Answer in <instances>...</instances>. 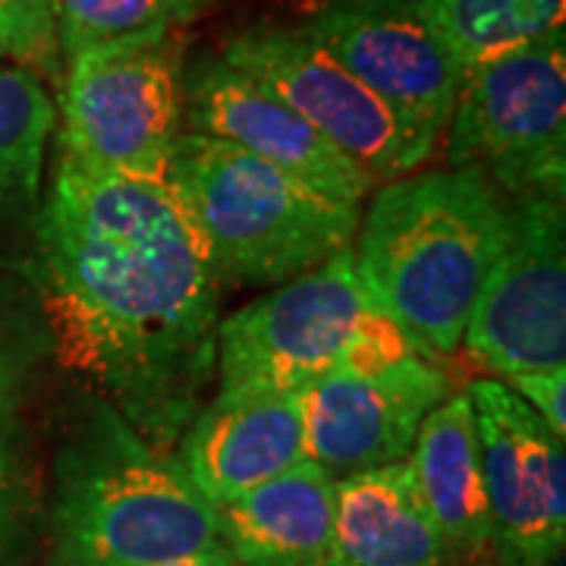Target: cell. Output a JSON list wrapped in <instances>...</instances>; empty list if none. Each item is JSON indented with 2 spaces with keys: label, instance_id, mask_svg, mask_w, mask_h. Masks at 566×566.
<instances>
[{
  "label": "cell",
  "instance_id": "cell-25",
  "mask_svg": "<svg viewBox=\"0 0 566 566\" xmlns=\"http://www.w3.org/2000/svg\"><path fill=\"white\" fill-rule=\"evenodd\" d=\"M148 566H237L233 554L223 545L208 547V551H199V554H186V557H174V560H161V564H148Z\"/></svg>",
  "mask_w": 566,
  "mask_h": 566
},
{
  "label": "cell",
  "instance_id": "cell-12",
  "mask_svg": "<svg viewBox=\"0 0 566 566\" xmlns=\"http://www.w3.org/2000/svg\"><path fill=\"white\" fill-rule=\"evenodd\" d=\"M450 397L447 375L419 353L340 363L305 390L308 460L331 479L403 463L424 416Z\"/></svg>",
  "mask_w": 566,
  "mask_h": 566
},
{
  "label": "cell",
  "instance_id": "cell-15",
  "mask_svg": "<svg viewBox=\"0 0 566 566\" xmlns=\"http://www.w3.org/2000/svg\"><path fill=\"white\" fill-rule=\"evenodd\" d=\"M406 463L438 526L447 566H504L488 510L482 444L465 394L424 416Z\"/></svg>",
  "mask_w": 566,
  "mask_h": 566
},
{
  "label": "cell",
  "instance_id": "cell-20",
  "mask_svg": "<svg viewBox=\"0 0 566 566\" xmlns=\"http://www.w3.org/2000/svg\"><path fill=\"white\" fill-rule=\"evenodd\" d=\"M211 0H54L63 63L120 41L161 39L192 22Z\"/></svg>",
  "mask_w": 566,
  "mask_h": 566
},
{
  "label": "cell",
  "instance_id": "cell-26",
  "mask_svg": "<svg viewBox=\"0 0 566 566\" xmlns=\"http://www.w3.org/2000/svg\"><path fill=\"white\" fill-rule=\"evenodd\" d=\"M547 566H564V557H557V560H554V564H547Z\"/></svg>",
  "mask_w": 566,
  "mask_h": 566
},
{
  "label": "cell",
  "instance_id": "cell-1",
  "mask_svg": "<svg viewBox=\"0 0 566 566\" xmlns=\"http://www.w3.org/2000/svg\"><path fill=\"white\" fill-rule=\"evenodd\" d=\"M32 281L51 353L158 450L214 375L221 281L164 177L57 164Z\"/></svg>",
  "mask_w": 566,
  "mask_h": 566
},
{
  "label": "cell",
  "instance_id": "cell-24",
  "mask_svg": "<svg viewBox=\"0 0 566 566\" xmlns=\"http://www.w3.org/2000/svg\"><path fill=\"white\" fill-rule=\"evenodd\" d=\"M523 400H526L554 431L566 434V368L557 371H523L506 378Z\"/></svg>",
  "mask_w": 566,
  "mask_h": 566
},
{
  "label": "cell",
  "instance_id": "cell-7",
  "mask_svg": "<svg viewBox=\"0 0 566 566\" xmlns=\"http://www.w3.org/2000/svg\"><path fill=\"white\" fill-rule=\"evenodd\" d=\"M381 322L356 281L353 252H337L218 324L214 394L308 390Z\"/></svg>",
  "mask_w": 566,
  "mask_h": 566
},
{
  "label": "cell",
  "instance_id": "cell-5",
  "mask_svg": "<svg viewBox=\"0 0 566 566\" xmlns=\"http://www.w3.org/2000/svg\"><path fill=\"white\" fill-rule=\"evenodd\" d=\"M450 167L506 202L566 196V32L469 70L447 123Z\"/></svg>",
  "mask_w": 566,
  "mask_h": 566
},
{
  "label": "cell",
  "instance_id": "cell-28",
  "mask_svg": "<svg viewBox=\"0 0 566 566\" xmlns=\"http://www.w3.org/2000/svg\"><path fill=\"white\" fill-rule=\"evenodd\" d=\"M237 566H245V564H237Z\"/></svg>",
  "mask_w": 566,
  "mask_h": 566
},
{
  "label": "cell",
  "instance_id": "cell-11",
  "mask_svg": "<svg viewBox=\"0 0 566 566\" xmlns=\"http://www.w3.org/2000/svg\"><path fill=\"white\" fill-rule=\"evenodd\" d=\"M303 25L400 120L441 142L465 66L409 0H327Z\"/></svg>",
  "mask_w": 566,
  "mask_h": 566
},
{
  "label": "cell",
  "instance_id": "cell-21",
  "mask_svg": "<svg viewBox=\"0 0 566 566\" xmlns=\"http://www.w3.org/2000/svg\"><path fill=\"white\" fill-rule=\"evenodd\" d=\"M41 482L29 450L10 422H0V566H13L35 538Z\"/></svg>",
  "mask_w": 566,
  "mask_h": 566
},
{
  "label": "cell",
  "instance_id": "cell-23",
  "mask_svg": "<svg viewBox=\"0 0 566 566\" xmlns=\"http://www.w3.org/2000/svg\"><path fill=\"white\" fill-rule=\"evenodd\" d=\"M41 349H51L44 322L13 324L0 315V422L20 406L22 387L39 363Z\"/></svg>",
  "mask_w": 566,
  "mask_h": 566
},
{
  "label": "cell",
  "instance_id": "cell-16",
  "mask_svg": "<svg viewBox=\"0 0 566 566\" xmlns=\"http://www.w3.org/2000/svg\"><path fill=\"white\" fill-rule=\"evenodd\" d=\"M221 542L245 566H331L337 479L305 463L218 506Z\"/></svg>",
  "mask_w": 566,
  "mask_h": 566
},
{
  "label": "cell",
  "instance_id": "cell-27",
  "mask_svg": "<svg viewBox=\"0 0 566 566\" xmlns=\"http://www.w3.org/2000/svg\"><path fill=\"white\" fill-rule=\"evenodd\" d=\"M0 57H3V51H0Z\"/></svg>",
  "mask_w": 566,
  "mask_h": 566
},
{
  "label": "cell",
  "instance_id": "cell-18",
  "mask_svg": "<svg viewBox=\"0 0 566 566\" xmlns=\"http://www.w3.org/2000/svg\"><path fill=\"white\" fill-rule=\"evenodd\" d=\"M444 39L465 73L554 32H566V0H409Z\"/></svg>",
  "mask_w": 566,
  "mask_h": 566
},
{
  "label": "cell",
  "instance_id": "cell-17",
  "mask_svg": "<svg viewBox=\"0 0 566 566\" xmlns=\"http://www.w3.org/2000/svg\"><path fill=\"white\" fill-rule=\"evenodd\" d=\"M331 566H447L409 463L337 479Z\"/></svg>",
  "mask_w": 566,
  "mask_h": 566
},
{
  "label": "cell",
  "instance_id": "cell-3",
  "mask_svg": "<svg viewBox=\"0 0 566 566\" xmlns=\"http://www.w3.org/2000/svg\"><path fill=\"white\" fill-rule=\"evenodd\" d=\"M48 566H148L221 542V513L164 453L95 403L54 463Z\"/></svg>",
  "mask_w": 566,
  "mask_h": 566
},
{
  "label": "cell",
  "instance_id": "cell-13",
  "mask_svg": "<svg viewBox=\"0 0 566 566\" xmlns=\"http://www.w3.org/2000/svg\"><path fill=\"white\" fill-rule=\"evenodd\" d=\"M180 123L182 133L240 145L327 199L359 205L375 189L363 167L349 161L312 123L221 57H202L182 70Z\"/></svg>",
  "mask_w": 566,
  "mask_h": 566
},
{
  "label": "cell",
  "instance_id": "cell-14",
  "mask_svg": "<svg viewBox=\"0 0 566 566\" xmlns=\"http://www.w3.org/2000/svg\"><path fill=\"white\" fill-rule=\"evenodd\" d=\"M305 460V390L214 394L177 441V463L214 506Z\"/></svg>",
  "mask_w": 566,
  "mask_h": 566
},
{
  "label": "cell",
  "instance_id": "cell-8",
  "mask_svg": "<svg viewBox=\"0 0 566 566\" xmlns=\"http://www.w3.org/2000/svg\"><path fill=\"white\" fill-rule=\"evenodd\" d=\"M218 57L262 82L375 182L400 180L438 148L365 88L305 25H245L223 41Z\"/></svg>",
  "mask_w": 566,
  "mask_h": 566
},
{
  "label": "cell",
  "instance_id": "cell-9",
  "mask_svg": "<svg viewBox=\"0 0 566 566\" xmlns=\"http://www.w3.org/2000/svg\"><path fill=\"white\" fill-rule=\"evenodd\" d=\"M506 243L494 262L463 344L494 375L566 368L564 199L506 202Z\"/></svg>",
  "mask_w": 566,
  "mask_h": 566
},
{
  "label": "cell",
  "instance_id": "cell-10",
  "mask_svg": "<svg viewBox=\"0 0 566 566\" xmlns=\"http://www.w3.org/2000/svg\"><path fill=\"white\" fill-rule=\"evenodd\" d=\"M485 472L494 545L504 566H547L564 557L566 447L564 434L494 378L465 390Z\"/></svg>",
  "mask_w": 566,
  "mask_h": 566
},
{
  "label": "cell",
  "instance_id": "cell-4",
  "mask_svg": "<svg viewBox=\"0 0 566 566\" xmlns=\"http://www.w3.org/2000/svg\"><path fill=\"white\" fill-rule=\"evenodd\" d=\"M164 180L189 218L211 271L233 286H281L346 252L359 205L315 192L240 145L180 133Z\"/></svg>",
  "mask_w": 566,
  "mask_h": 566
},
{
  "label": "cell",
  "instance_id": "cell-19",
  "mask_svg": "<svg viewBox=\"0 0 566 566\" xmlns=\"http://www.w3.org/2000/svg\"><path fill=\"white\" fill-rule=\"evenodd\" d=\"M54 123L48 85L22 66H0V221L39 199Z\"/></svg>",
  "mask_w": 566,
  "mask_h": 566
},
{
  "label": "cell",
  "instance_id": "cell-6",
  "mask_svg": "<svg viewBox=\"0 0 566 566\" xmlns=\"http://www.w3.org/2000/svg\"><path fill=\"white\" fill-rule=\"evenodd\" d=\"M182 41H120L63 63L61 161L92 174L164 177L182 133Z\"/></svg>",
  "mask_w": 566,
  "mask_h": 566
},
{
  "label": "cell",
  "instance_id": "cell-22",
  "mask_svg": "<svg viewBox=\"0 0 566 566\" xmlns=\"http://www.w3.org/2000/svg\"><path fill=\"white\" fill-rule=\"evenodd\" d=\"M0 51L44 80H63L54 0H0Z\"/></svg>",
  "mask_w": 566,
  "mask_h": 566
},
{
  "label": "cell",
  "instance_id": "cell-2",
  "mask_svg": "<svg viewBox=\"0 0 566 566\" xmlns=\"http://www.w3.org/2000/svg\"><path fill=\"white\" fill-rule=\"evenodd\" d=\"M506 199L472 170L385 182L363 221L353 271L368 305L419 356H450L506 243Z\"/></svg>",
  "mask_w": 566,
  "mask_h": 566
}]
</instances>
